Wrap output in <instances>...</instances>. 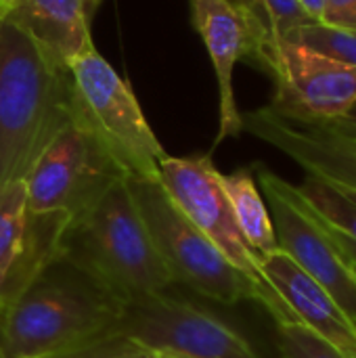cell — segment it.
Returning a JSON list of instances; mask_svg holds the SVG:
<instances>
[{
	"label": "cell",
	"instance_id": "1",
	"mask_svg": "<svg viewBox=\"0 0 356 358\" xmlns=\"http://www.w3.org/2000/svg\"><path fill=\"white\" fill-rule=\"evenodd\" d=\"M59 262L122 304L166 292L174 283L147 233L126 178L69 218L61 237Z\"/></svg>",
	"mask_w": 356,
	"mask_h": 358
},
{
	"label": "cell",
	"instance_id": "2",
	"mask_svg": "<svg viewBox=\"0 0 356 358\" xmlns=\"http://www.w3.org/2000/svg\"><path fill=\"white\" fill-rule=\"evenodd\" d=\"M71 71L52 63L19 27L0 21V187L25 180L71 122Z\"/></svg>",
	"mask_w": 356,
	"mask_h": 358
},
{
	"label": "cell",
	"instance_id": "3",
	"mask_svg": "<svg viewBox=\"0 0 356 358\" xmlns=\"http://www.w3.org/2000/svg\"><path fill=\"white\" fill-rule=\"evenodd\" d=\"M71 273L52 264L0 310V357L48 358L113 336L122 302Z\"/></svg>",
	"mask_w": 356,
	"mask_h": 358
},
{
	"label": "cell",
	"instance_id": "4",
	"mask_svg": "<svg viewBox=\"0 0 356 358\" xmlns=\"http://www.w3.org/2000/svg\"><path fill=\"white\" fill-rule=\"evenodd\" d=\"M130 195L141 212L147 233L174 283L220 302L252 300L269 313V298L189 220L159 180L126 176Z\"/></svg>",
	"mask_w": 356,
	"mask_h": 358
},
{
	"label": "cell",
	"instance_id": "5",
	"mask_svg": "<svg viewBox=\"0 0 356 358\" xmlns=\"http://www.w3.org/2000/svg\"><path fill=\"white\" fill-rule=\"evenodd\" d=\"M71 117L86 126L122 166L126 176L159 180V162L168 155L147 124L130 86L94 46L71 65Z\"/></svg>",
	"mask_w": 356,
	"mask_h": 358
},
{
	"label": "cell",
	"instance_id": "6",
	"mask_svg": "<svg viewBox=\"0 0 356 358\" xmlns=\"http://www.w3.org/2000/svg\"><path fill=\"white\" fill-rule=\"evenodd\" d=\"M159 182L189 220L222 252V256L243 273L269 298V315L277 325L296 323V317L271 287L260 271V258L245 241L231 201L220 182V172L210 155L170 157L159 162Z\"/></svg>",
	"mask_w": 356,
	"mask_h": 358
},
{
	"label": "cell",
	"instance_id": "7",
	"mask_svg": "<svg viewBox=\"0 0 356 358\" xmlns=\"http://www.w3.org/2000/svg\"><path fill=\"white\" fill-rule=\"evenodd\" d=\"M113 336L185 358H264L235 327L191 302L155 292L122 304Z\"/></svg>",
	"mask_w": 356,
	"mask_h": 358
},
{
	"label": "cell",
	"instance_id": "8",
	"mask_svg": "<svg viewBox=\"0 0 356 358\" xmlns=\"http://www.w3.org/2000/svg\"><path fill=\"white\" fill-rule=\"evenodd\" d=\"M122 178L126 172L113 155L86 126L71 117L25 176L27 208L31 212L65 210L73 216Z\"/></svg>",
	"mask_w": 356,
	"mask_h": 358
},
{
	"label": "cell",
	"instance_id": "9",
	"mask_svg": "<svg viewBox=\"0 0 356 358\" xmlns=\"http://www.w3.org/2000/svg\"><path fill=\"white\" fill-rule=\"evenodd\" d=\"M275 80L269 107L281 115L336 122L356 105V67L292 40L269 42L254 59Z\"/></svg>",
	"mask_w": 356,
	"mask_h": 358
},
{
	"label": "cell",
	"instance_id": "10",
	"mask_svg": "<svg viewBox=\"0 0 356 358\" xmlns=\"http://www.w3.org/2000/svg\"><path fill=\"white\" fill-rule=\"evenodd\" d=\"M266 197L277 245L306 275H311L342 308L356 327V277L350 262L332 243L319 216L311 210L296 185L264 166L254 168Z\"/></svg>",
	"mask_w": 356,
	"mask_h": 358
},
{
	"label": "cell",
	"instance_id": "11",
	"mask_svg": "<svg viewBox=\"0 0 356 358\" xmlns=\"http://www.w3.org/2000/svg\"><path fill=\"white\" fill-rule=\"evenodd\" d=\"M241 130L285 153L304 174L356 191V141L353 138L340 136L319 122L281 115L269 105L241 113Z\"/></svg>",
	"mask_w": 356,
	"mask_h": 358
},
{
	"label": "cell",
	"instance_id": "12",
	"mask_svg": "<svg viewBox=\"0 0 356 358\" xmlns=\"http://www.w3.org/2000/svg\"><path fill=\"white\" fill-rule=\"evenodd\" d=\"M191 21L201 36L212 59L218 96H220V130L216 145L241 130V111L233 90V69L239 59L254 61L260 40L248 17L227 0H191Z\"/></svg>",
	"mask_w": 356,
	"mask_h": 358
},
{
	"label": "cell",
	"instance_id": "13",
	"mask_svg": "<svg viewBox=\"0 0 356 358\" xmlns=\"http://www.w3.org/2000/svg\"><path fill=\"white\" fill-rule=\"evenodd\" d=\"M260 271L287 304L298 325L313 331L342 357L356 358V327L311 275L281 250L262 256Z\"/></svg>",
	"mask_w": 356,
	"mask_h": 358
},
{
	"label": "cell",
	"instance_id": "14",
	"mask_svg": "<svg viewBox=\"0 0 356 358\" xmlns=\"http://www.w3.org/2000/svg\"><path fill=\"white\" fill-rule=\"evenodd\" d=\"M88 4V0H21L4 21L19 27L52 63L69 69L94 46Z\"/></svg>",
	"mask_w": 356,
	"mask_h": 358
},
{
	"label": "cell",
	"instance_id": "15",
	"mask_svg": "<svg viewBox=\"0 0 356 358\" xmlns=\"http://www.w3.org/2000/svg\"><path fill=\"white\" fill-rule=\"evenodd\" d=\"M220 182L231 201L237 224L245 241L250 243V248L256 252V256L262 258L266 254L277 252L279 245H277L273 220H271L266 201L262 199L256 187L252 170L241 168L231 174H220Z\"/></svg>",
	"mask_w": 356,
	"mask_h": 358
},
{
	"label": "cell",
	"instance_id": "16",
	"mask_svg": "<svg viewBox=\"0 0 356 358\" xmlns=\"http://www.w3.org/2000/svg\"><path fill=\"white\" fill-rule=\"evenodd\" d=\"M27 239V187L10 180L0 187V292L15 271Z\"/></svg>",
	"mask_w": 356,
	"mask_h": 358
},
{
	"label": "cell",
	"instance_id": "17",
	"mask_svg": "<svg viewBox=\"0 0 356 358\" xmlns=\"http://www.w3.org/2000/svg\"><path fill=\"white\" fill-rule=\"evenodd\" d=\"M296 189L321 220L356 241V191L336 187L313 174H304L302 185Z\"/></svg>",
	"mask_w": 356,
	"mask_h": 358
},
{
	"label": "cell",
	"instance_id": "18",
	"mask_svg": "<svg viewBox=\"0 0 356 358\" xmlns=\"http://www.w3.org/2000/svg\"><path fill=\"white\" fill-rule=\"evenodd\" d=\"M241 13L248 17L260 40L258 52L269 42L281 40L290 36L294 29L313 23V19L306 15V10L300 6L298 0H245Z\"/></svg>",
	"mask_w": 356,
	"mask_h": 358
},
{
	"label": "cell",
	"instance_id": "19",
	"mask_svg": "<svg viewBox=\"0 0 356 358\" xmlns=\"http://www.w3.org/2000/svg\"><path fill=\"white\" fill-rule=\"evenodd\" d=\"M285 40L298 42L321 55L356 67V29L332 27L321 21H313L294 29L290 36H285Z\"/></svg>",
	"mask_w": 356,
	"mask_h": 358
},
{
	"label": "cell",
	"instance_id": "20",
	"mask_svg": "<svg viewBox=\"0 0 356 358\" xmlns=\"http://www.w3.org/2000/svg\"><path fill=\"white\" fill-rule=\"evenodd\" d=\"M277 348L281 358H346L298 323L277 325Z\"/></svg>",
	"mask_w": 356,
	"mask_h": 358
},
{
	"label": "cell",
	"instance_id": "21",
	"mask_svg": "<svg viewBox=\"0 0 356 358\" xmlns=\"http://www.w3.org/2000/svg\"><path fill=\"white\" fill-rule=\"evenodd\" d=\"M48 358H157V352L145 348L143 344H136L122 336H109L103 340H97L92 344L55 355Z\"/></svg>",
	"mask_w": 356,
	"mask_h": 358
},
{
	"label": "cell",
	"instance_id": "22",
	"mask_svg": "<svg viewBox=\"0 0 356 358\" xmlns=\"http://www.w3.org/2000/svg\"><path fill=\"white\" fill-rule=\"evenodd\" d=\"M321 23L356 29V0H323Z\"/></svg>",
	"mask_w": 356,
	"mask_h": 358
},
{
	"label": "cell",
	"instance_id": "23",
	"mask_svg": "<svg viewBox=\"0 0 356 358\" xmlns=\"http://www.w3.org/2000/svg\"><path fill=\"white\" fill-rule=\"evenodd\" d=\"M313 210V208H311ZM321 220V218H319ZM321 224H323V229L327 231V235H329V239H332V243L338 248V252L344 256V260H348L350 264H355L356 266V241L353 239H348L346 235H342V233H338L334 227H329L325 220H321Z\"/></svg>",
	"mask_w": 356,
	"mask_h": 358
},
{
	"label": "cell",
	"instance_id": "24",
	"mask_svg": "<svg viewBox=\"0 0 356 358\" xmlns=\"http://www.w3.org/2000/svg\"><path fill=\"white\" fill-rule=\"evenodd\" d=\"M308 122H311V120H308ZM319 124H323L327 130H332V132H336V134H340V136H346V138L356 141V105L344 115V117H340V120H336V122H319Z\"/></svg>",
	"mask_w": 356,
	"mask_h": 358
},
{
	"label": "cell",
	"instance_id": "25",
	"mask_svg": "<svg viewBox=\"0 0 356 358\" xmlns=\"http://www.w3.org/2000/svg\"><path fill=\"white\" fill-rule=\"evenodd\" d=\"M300 6L306 10V15L313 21H321V13H323V0H298Z\"/></svg>",
	"mask_w": 356,
	"mask_h": 358
},
{
	"label": "cell",
	"instance_id": "26",
	"mask_svg": "<svg viewBox=\"0 0 356 358\" xmlns=\"http://www.w3.org/2000/svg\"><path fill=\"white\" fill-rule=\"evenodd\" d=\"M19 2H21V0H0V21H4L6 15H8Z\"/></svg>",
	"mask_w": 356,
	"mask_h": 358
},
{
	"label": "cell",
	"instance_id": "27",
	"mask_svg": "<svg viewBox=\"0 0 356 358\" xmlns=\"http://www.w3.org/2000/svg\"><path fill=\"white\" fill-rule=\"evenodd\" d=\"M157 358H185V357H176V355H166V352H157Z\"/></svg>",
	"mask_w": 356,
	"mask_h": 358
},
{
	"label": "cell",
	"instance_id": "28",
	"mask_svg": "<svg viewBox=\"0 0 356 358\" xmlns=\"http://www.w3.org/2000/svg\"><path fill=\"white\" fill-rule=\"evenodd\" d=\"M227 2H231V4H233V6H235V4H237V0H227Z\"/></svg>",
	"mask_w": 356,
	"mask_h": 358
},
{
	"label": "cell",
	"instance_id": "29",
	"mask_svg": "<svg viewBox=\"0 0 356 358\" xmlns=\"http://www.w3.org/2000/svg\"><path fill=\"white\" fill-rule=\"evenodd\" d=\"M88 2H90V4H97V2H99V0H88Z\"/></svg>",
	"mask_w": 356,
	"mask_h": 358
},
{
	"label": "cell",
	"instance_id": "30",
	"mask_svg": "<svg viewBox=\"0 0 356 358\" xmlns=\"http://www.w3.org/2000/svg\"><path fill=\"white\" fill-rule=\"evenodd\" d=\"M346 262H348V260H346ZM353 268H355V277H356V266H355V264H353Z\"/></svg>",
	"mask_w": 356,
	"mask_h": 358
},
{
	"label": "cell",
	"instance_id": "31",
	"mask_svg": "<svg viewBox=\"0 0 356 358\" xmlns=\"http://www.w3.org/2000/svg\"><path fill=\"white\" fill-rule=\"evenodd\" d=\"M0 358H2V357H0Z\"/></svg>",
	"mask_w": 356,
	"mask_h": 358
}]
</instances>
